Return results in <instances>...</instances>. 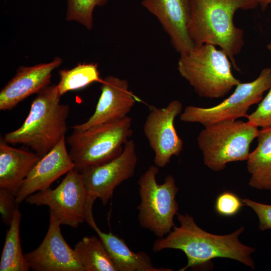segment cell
Here are the masks:
<instances>
[{
    "label": "cell",
    "instance_id": "6da1fadb",
    "mask_svg": "<svg viewBox=\"0 0 271 271\" xmlns=\"http://www.w3.org/2000/svg\"><path fill=\"white\" fill-rule=\"evenodd\" d=\"M177 216L180 225H175L166 235L156 239L152 250L154 252L165 249L182 250L186 255L187 263L179 270L196 268L218 257L234 259L255 268L251 257L255 248L242 244L238 238L244 227L229 234L216 235L199 227L188 214L178 213Z\"/></svg>",
    "mask_w": 271,
    "mask_h": 271
},
{
    "label": "cell",
    "instance_id": "7a4b0ae2",
    "mask_svg": "<svg viewBox=\"0 0 271 271\" xmlns=\"http://www.w3.org/2000/svg\"><path fill=\"white\" fill-rule=\"evenodd\" d=\"M190 15L188 33L195 46H219L238 70L235 56L244 45L243 31L233 23L239 9H254L255 0H190Z\"/></svg>",
    "mask_w": 271,
    "mask_h": 271
},
{
    "label": "cell",
    "instance_id": "3957f363",
    "mask_svg": "<svg viewBox=\"0 0 271 271\" xmlns=\"http://www.w3.org/2000/svg\"><path fill=\"white\" fill-rule=\"evenodd\" d=\"M22 125L4 137L10 144L30 147L42 157L65 136L69 106L60 103L58 85H48L37 93Z\"/></svg>",
    "mask_w": 271,
    "mask_h": 271
},
{
    "label": "cell",
    "instance_id": "277c9868",
    "mask_svg": "<svg viewBox=\"0 0 271 271\" xmlns=\"http://www.w3.org/2000/svg\"><path fill=\"white\" fill-rule=\"evenodd\" d=\"M231 68L227 55L210 44L194 46L180 55L177 66L180 75L199 96L210 99L224 97L240 82Z\"/></svg>",
    "mask_w": 271,
    "mask_h": 271
},
{
    "label": "cell",
    "instance_id": "5b68a950",
    "mask_svg": "<svg viewBox=\"0 0 271 271\" xmlns=\"http://www.w3.org/2000/svg\"><path fill=\"white\" fill-rule=\"evenodd\" d=\"M131 124V118L127 116L86 130H74L67 143L74 169L80 172L117 157L132 133Z\"/></svg>",
    "mask_w": 271,
    "mask_h": 271
},
{
    "label": "cell",
    "instance_id": "8992f818",
    "mask_svg": "<svg viewBox=\"0 0 271 271\" xmlns=\"http://www.w3.org/2000/svg\"><path fill=\"white\" fill-rule=\"evenodd\" d=\"M258 127L248 121L226 120L204 127L197 137L204 165L215 172L228 163L247 161Z\"/></svg>",
    "mask_w": 271,
    "mask_h": 271
},
{
    "label": "cell",
    "instance_id": "52a82bcc",
    "mask_svg": "<svg viewBox=\"0 0 271 271\" xmlns=\"http://www.w3.org/2000/svg\"><path fill=\"white\" fill-rule=\"evenodd\" d=\"M158 173L159 167L151 166L139 179L141 202L137 209L140 226L162 238L175 226L174 217L179 210L176 199L179 189L172 175L159 184L156 180Z\"/></svg>",
    "mask_w": 271,
    "mask_h": 271
},
{
    "label": "cell",
    "instance_id": "ba28073f",
    "mask_svg": "<svg viewBox=\"0 0 271 271\" xmlns=\"http://www.w3.org/2000/svg\"><path fill=\"white\" fill-rule=\"evenodd\" d=\"M271 88V68L263 69L253 81L239 83L233 93L219 104L210 107H186L180 119L199 123L204 127L226 120L247 117L249 107L259 103L265 91Z\"/></svg>",
    "mask_w": 271,
    "mask_h": 271
},
{
    "label": "cell",
    "instance_id": "9c48e42d",
    "mask_svg": "<svg viewBox=\"0 0 271 271\" xmlns=\"http://www.w3.org/2000/svg\"><path fill=\"white\" fill-rule=\"evenodd\" d=\"M87 192L80 172L73 169L55 189L38 191L25 200L36 206H47L61 225L77 228L85 221Z\"/></svg>",
    "mask_w": 271,
    "mask_h": 271
},
{
    "label": "cell",
    "instance_id": "30bf717a",
    "mask_svg": "<svg viewBox=\"0 0 271 271\" xmlns=\"http://www.w3.org/2000/svg\"><path fill=\"white\" fill-rule=\"evenodd\" d=\"M137 161L135 144L128 140L120 154L113 160L82 170L80 173L87 192L85 206H93L97 198L105 205L112 198L115 189L133 176Z\"/></svg>",
    "mask_w": 271,
    "mask_h": 271
},
{
    "label": "cell",
    "instance_id": "8fae6325",
    "mask_svg": "<svg viewBox=\"0 0 271 271\" xmlns=\"http://www.w3.org/2000/svg\"><path fill=\"white\" fill-rule=\"evenodd\" d=\"M182 103L171 101L164 108L152 107L143 126L144 134L154 152V163L159 168L166 166L171 158L180 155L182 140L174 126L175 118L182 112Z\"/></svg>",
    "mask_w": 271,
    "mask_h": 271
},
{
    "label": "cell",
    "instance_id": "7c38bea8",
    "mask_svg": "<svg viewBox=\"0 0 271 271\" xmlns=\"http://www.w3.org/2000/svg\"><path fill=\"white\" fill-rule=\"evenodd\" d=\"M61 223L49 212V225L46 236L35 249L25 253L30 269L35 271H85L74 249L64 238Z\"/></svg>",
    "mask_w": 271,
    "mask_h": 271
},
{
    "label": "cell",
    "instance_id": "4fadbf2b",
    "mask_svg": "<svg viewBox=\"0 0 271 271\" xmlns=\"http://www.w3.org/2000/svg\"><path fill=\"white\" fill-rule=\"evenodd\" d=\"M101 83V93L94 113L86 122L73 126V130H84L122 119L139 100L129 89L125 79L109 75L102 79Z\"/></svg>",
    "mask_w": 271,
    "mask_h": 271
},
{
    "label": "cell",
    "instance_id": "5bb4252c",
    "mask_svg": "<svg viewBox=\"0 0 271 271\" xmlns=\"http://www.w3.org/2000/svg\"><path fill=\"white\" fill-rule=\"evenodd\" d=\"M142 5L157 18L180 55L192 49L195 45L187 30L190 0H143Z\"/></svg>",
    "mask_w": 271,
    "mask_h": 271
},
{
    "label": "cell",
    "instance_id": "9a60e30c",
    "mask_svg": "<svg viewBox=\"0 0 271 271\" xmlns=\"http://www.w3.org/2000/svg\"><path fill=\"white\" fill-rule=\"evenodd\" d=\"M74 168L64 137L41 158L24 180L16 194L17 203L20 204L32 194L50 188L56 180Z\"/></svg>",
    "mask_w": 271,
    "mask_h": 271
},
{
    "label": "cell",
    "instance_id": "2e32d148",
    "mask_svg": "<svg viewBox=\"0 0 271 271\" xmlns=\"http://www.w3.org/2000/svg\"><path fill=\"white\" fill-rule=\"evenodd\" d=\"M62 63L57 57L49 63L20 66L0 92V109L11 110L21 101L49 85L52 72Z\"/></svg>",
    "mask_w": 271,
    "mask_h": 271
},
{
    "label": "cell",
    "instance_id": "e0dca14e",
    "mask_svg": "<svg viewBox=\"0 0 271 271\" xmlns=\"http://www.w3.org/2000/svg\"><path fill=\"white\" fill-rule=\"evenodd\" d=\"M85 221L96 232L117 271H171L170 268L154 267L150 256L144 251L133 252L124 240L111 232L102 231L95 223L92 211L85 214Z\"/></svg>",
    "mask_w": 271,
    "mask_h": 271
},
{
    "label": "cell",
    "instance_id": "ac0fdd59",
    "mask_svg": "<svg viewBox=\"0 0 271 271\" xmlns=\"http://www.w3.org/2000/svg\"><path fill=\"white\" fill-rule=\"evenodd\" d=\"M39 155L10 146L0 138V188L16 193L24 180L41 159Z\"/></svg>",
    "mask_w": 271,
    "mask_h": 271
},
{
    "label": "cell",
    "instance_id": "d6986e66",
    "mask_svg": "<svg viewBox=\"0 0 271 271\" xmlns=\"http://www.w3.org/2000/svg\"><path fill=\"white\" fill-rule=\"evenodd\" d=\"M257 145L248 155L247 169L250 175L248 185L258 190L271 191V126L259 130Z\"/></svg>",
    "mask_w": 271,
    "mask_h": 271
},
{
    "label": "cell",
    "instance_id": "ffe728a7",
    "mask_svg": "<svg viewBox=\"0 0 271 271\" xmlns=\"http://www.w3.org/2000/svg\"><path fill=\"white\" fill-rule=\"evenodd\" d=\"M74 250L85 271H117L107 249L98 236H85Z\"/></svg>",
    "mask_w": 271,
    "mask_h": 271
},
{
    "label": "cell",
    "instance_id": "44dd1931",
    "mask_svg": "<svg viewBox=\"0 0 271 271\" xmlns=\"http://www.w3.org/2000/svg\"><path fill=\"white\" fill-rule=\"evenodd\" d=\"M22 214L15 210L7 230L0 259V271H28L30 269L21 244L20 226Z\"/></svg>",
    "mask_w": 271,
    "mask_h": 271
},
{
    "label": "cell",
    "instance_id": "7402d4cb",
    "mask_svg": "<svg viewBox=\"0 0 271 271\" xmlns=\"http://www.w3.org/2000/svg\"><path fill=\"white\" fill-rule=\"evenodd\" d=\"M59 74L60 80L57 85L61 96L69 91L79 89L102 80L95 63H80L72 69L61 70Z\"/></svg>",
    "mask_w": 271,
    "mask_h": 271
},
{
    "label": "cell",
    "instance_id": "603a6c76",
    "mask_svg": "<svg viewBox=\"0 0 271 271\" xmlns=\"http://www.w3.org/2000/svg\"><path fill=\"white\" fill-rule=\"evenodd\" d=\"M107 0H67L66 19L75 21L88 30L93 27V11L96 6H104Z\"/></svg>",
    "mask_w": 271,
    "mask_h": 271
},
{
    "label": "cell",
    "instance_id": "cb8c5ba5",
    "mask_svg": "<svg viewBox=\"0 0 271 271\" xmlns=\"http://www.w3.org/2000/svg\"><path fill=\"white\" fill-rule=\"evenodd\" d=\"M268 90L257 108L246 117L247 121L258 127L271 126V88Z\"/></svg>",
    "mask_w": 271,
    "mask_h": 271
},
{
    "label": "cell",
    "instance_id": "d4e9b609",
    "mask_svg": "<svg viewBox=\"0 0 271 271\" xmlns=\"http://www.w3.org/2000/svg\"><path fill=\"white\" fill-rule=\"evenodd\" d=\"M243 205L242 200L237 195L230 192H225L217 198L215 207L218 214L230 216L236 214Z\"/></svg>",
    "mask_w": 271,
    "mask_h": 271
},
{
    "label": "cell",
    "instance_id": "484cf974",
    "mask_svg": "<svg viewBox=\"0 0 271 271\" xmlns=\"http://www.w3.org/2000/svg\"><path fill=\"white\" fill-rule=\"evenodd\" d=\"M16 192L9 189L0 188V213L2 221L9 226L14 212L18 207Z\"/></svg>",
    "mask_w": 271,
    "mask_h": 271
},
{
    "label": "cell",
    "instance_id": "4316f807",
    "mask_svg": "<svg viewBox=\"0 0 271 271\" xmlns=\"http://www.w3.org/2000/svg\"><path fill=\"white\" fill-rule=\"evenodd\" d=\"M242 201L244 205L251 208L257 215L260 230L271 229V204L259 203L248 198L243 199Z\"/></svg>",
    "mask_w": 271,
    "mask_h": 271
},
{
    "label": "cell",
    "instance_id": "83f0119b",
    "mask_svg": "<svg viewBox=\"0 0 271 271\" xmlns=\"http://www.w3.org/2000/svg\"><path fill=\"white\" fill-rule=\"evenodd\" d=\"M259 5L262 10H265L268 5L270 4L269 0H255Z\"/></svg>",
    "mask_w": 271,
    "mask_h": 271
},
{
    "label": "cell",
    "instance_id": "f1b7e54d",
    "mask_svg": "<svg viewBox=\"0 0 271 271\" xmlns=\"http://www.w3.org/2000/svg\"><path fill=\"white\" fill-rule=\"evenodd\" d=\"M267 48L271 52V42L267 44Z\"/></svg>",
    "mask_w": 271,
    "mask_h": 271
},
{
    "label": "cell",
    "instance_id": "f546056e",
    "mask_svg": "<svg viewBox=\"0 0 271 271\" xmlns=\"http://www.w3.org/2000/svg\"><path fill=\"white\" fill-rule=\"evenodd\" d=\"M269 3L271 4V0H269Z\"/></svg>",
    "mask_w": 271,
    "mask_h": 271
}]
</instances>
